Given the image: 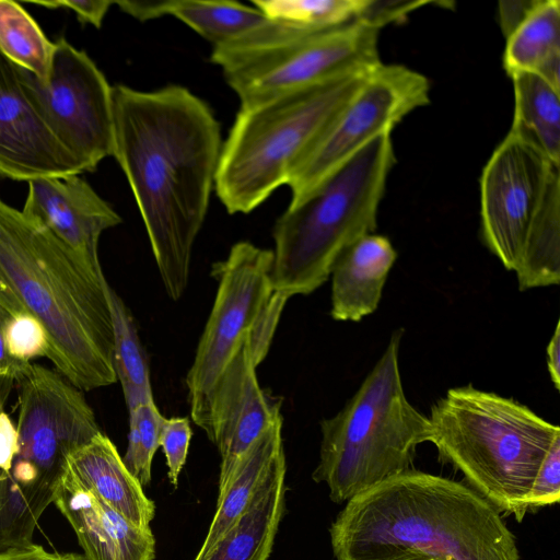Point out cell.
Returning <instances> with one entry per match:
<instances>
[{"label":"cell","mask_w":560,"mask_h":560,"mask_svg":"<svg viewBox=\"0 0 560 560\" xmlns=\"http://www.w3.org/2000/svg\"><path fill=\"white\" fill-rule=\"evenodd\" d=\"M57 553L48 552L39 545L34 542L21 547L0 551V560H56Z\"/></svg>","instance_id":"38"},{"label":"cell","mask_w":560,"mask_h":560,"mask_svg":"<svg viewBox=\"0 0 560 560\" xmlns=\"http://www.w3.org/2000/svg\"><path fill=\"white\" fill-rule=\"evenodd\" d=\"M27 184L28 192L21 211L45 226L88 265L102 268L100 237L121 222L120 215L80 174L40 177Z\"/></svg>","instance_id":"16"},{"label":"cell","mask_w":560,"mask_h":560,"mask_svg":"<svg viewBox=\"0 0 560 560\" xmlns=\"http://www.w3.org/2000/svg\"><path fill=\"white\" fill-rule=\"evenodd\" d=\"M19 451L18 430L9 415L0 411V471H10Z\"/></svg>","instance_id":"34"},{"label":"cell","mask_w":560,"mask_h":560,"mask_svg":"<svg viewBox=\"0 0 560 560\" xmlns=\"http://www.w3.org/2000/svg\"><path fill=\"white\" fill-rule=\"evenodd\" d=\"M402 329L343 408L320 421L319 460L313 480L324 482L331 501L345 503L410 468L419 444L430 442L429 417L405 394L399 348Z\"/></svg>","instance_id":"7"},{"label":"cell","mask_w":560,"mask_h":560,"mask_svg":"<svg viewBox=\"0 0 560 560\" xmlns=\"http://www.w3.org/2000/svg\"><path fill=\"white\" fill-rule=\"evenodd\" d=\"M54 503L73 528L88 560H153L151 528L136 526L66 469Z\"/></svg>","instance_id":"17"},{"label":"cell","mask_w":560,"mask_h":560,"mask_svg":"<svg viewBox=\"0 0 560 560\" xmlns=\"http://www.w3.org/2000/svg\"><path fill=\"white\" fill-rule=\"evenodd\" d=\"M128 445L122 460L142 486L150 483L152 462L160 447V434L165 417L154 401L128 410Z\"/></svg>","instance_id":"29"},{"label":"cell","mask_w":560,"mask_h":560,"mask_svg":"<svg viewBox=\"0 0 560 560\" xmlns=\"http://www.w3.org/2000/svg\"><path fill=\"white\" fill-rule=\"evenodd\" d=\"M192 431L187 417L165 418L161 434L160 446L166 458L167 477L177 488L178 477L186 463Z\"/></svg>","instance_id":"31"},{"label":"cell","mask_w":560,"mask_h":560,"mask_svg":"<svg viewBox=\"0 0 560 560\" xmlns=\"http://www.w3.org/2000/svg\"><path fill=\"white\" fill-rule=\"evenodd\" d=\"M329 534L336 560H520L514 535L481 494L413 469L346 502Z\"/></svg>","instance_id":"3"},{"label":"cell","mask_w":560,"mask_h":560,"mask_svg":"<svg viewBox=\"0 0 560 560\" xmlns=\"http://www.w3.org/2000/svg\"><path fill=\"white\" fill-rule=\"evenodd\" d=\"M82 172L47 124L34 97L28 70L0 51V175L28 182Z\"/></svg>","instance_id":"15"},{"label":"cell","mask_w":560,"mask_h":560,"mask_svg":"<svg viewBox=\"0 0 560 560\" xmlns=\"http://www.w3.org/2000/svg\"><path fill=\"white\" fill-rule=\"evenodd\" d=\"M430 442L499 512L522 522L535 476L560 428L520 401L466 385L431 407Z\"/></svg>","instance_id":"4"},{"label":"cell","mask_w":560,"mask_h":560,"mask_svg":"<svg viewBox=\"0 0 560 560\" xmlns=\"http://www.w3.org/2000/svg\"><path fill=\"white\" fill-rule=\"evenodd\" d=\"M19 451L12 472L61 479L71 453L101 431L82 389L57 370L39 364L19 382Z\"/></svg>","instance_id":"12"},{"label":"cell","mask_w":560,"mask_h":560,"mask_svg":"<svg viewBox=\"0 0 560 560\" xmlns=\"http://www.w3.org/2000/svg\"><path fill=\"white\" fill-rule=\"evenodd\" d=\"M430 82L402 65L375 66L318 141L293 170L288 186L295 205L377 136L430 102Z\"/></svg>","instance_id":"11"},{"label":"cell","mask_w":560,"mask_h":560,"mask_svg":"<svg viewBox=\"0 0 560 560\" xmlns=\"http://www.w3.org/2000/svg\"><path fill=\"white\" fill-rule=\"evenodd\" d=\"M285 470L283 452L273 460L240 517L194 560H267L284 511Z\"/></svg>","instance_id":"20"},{"label":"cell","mask_w":560,"mask_h":560,"mask_svg":"<svg viewBox=\"0 0 560 560\" xmlns=\"http://www.w3.org/2000/svg\"><path fill=\"white\" fill-rule=\"evenodd\" d=\"M282 422L281 417L259 435L219 490L215 513L196 557L202 556L240 517L273 460L284 452Z\"/></svg>","instance_id":"23"},{"label":"cell","mask_w":560,"mask_h":560,"mask_svg":"<svg viewBox=\"0 0 560 560\" xmlns=\"http://www.w3.org/2000/svg\"><path fill=\"white\" fill-rule=\"evenodd\" d=\"M503 68L509 75L534 72L560 90V2L536 0L505 37Z\"/></svg>","instance_id":"22"},{"label":"cell","mask_w":560,"mask_h":560,"mask_svg":"<svg viewBox=\"0 0 560 560\" xmlns=\"http://www.w3.org/2000/svg\"><path fill=\"white\" fill-rule=\"evenodd\" d=\"M60 481H21L11 471H0V551L33 544L38 520L55 501Z\"/></svg>","instance_id":"25"},{"label":"cell","mask_w":560,"mask_h":560,"mask_svg":"<svg viewBox=\"0 0 560 560\" xmlns=\"http://www.w3.org/2000/svg\"><path fill=\"white\" fill-rule=\"evenodd\" d=\"M107 285L102 268L0 198V307L40 323L47 358L82 390L117 381Z\"/></svg>","instance_id":"2"},{"label":"cell","mask_w":560,"mask_h":560,"mask_svg":"<svg viewBox=\"0 0 560 560\" xmlns=\"http://www.w3.org/2000/svg\"><path fill=\"white\" fill-rule=\"evenodd\" d=\"M560 499V436L546 454L527 497L529 511L557 503Z\"/></svg>","instance_id":"32"},{"label":"cell","mask_w":560,"mask_h":560,"mask_svg":"<svg viewBox=\"0 0 560 560\" xmlns=\"http://www.w3.org/2000/svg\"><path fill=\"white\" fill-rule=\"evenodd\" d=\"M281 314H272L246 337L214 388L208 439L221 456L219 490L249 446L282 417L281 399L262 389L256 374Z\"/></svg>","instance_id":"14"},{"label":"cell","mask_w":560,"mask_h":560,"mask_svg":"<svg viewBox=\"0 0 560 560\" xmlns=\"http://www.w3.org/2000/svg\"><path fill=\"white\" fill-rule=\"evenodd\" d=\"M4 338L10 354L18 360L31 362L34 358L48 357L49 345L45 329L26 313H7Z\"/></svg>","instance_id":"30"},{"label":"cell","mask_w":560,"mask_h":560,"mask_svg":"<svg viewBox=\"0 0 560 560\" xmlns=\"http://www.w3.org/2000/svg\"><path fill=\"white\" fill-rule=\"evenodd\" d=\"M272 260V250L243 241L212 268L218 290L186 377L191 419L207 436L218 381L246 337L288 301L273 289Z\"/></svg>","instance_id":"9"},{"label":"cell","mask_w":560,"mask_h":560,"mask_svg":"<svg viewBox=\"0 0 560 560\" xmlns=\"http://www.w3.org/2000/svg\"><path fill=\"white\" fill-rule=\"evenodd\" d=\"M55 43L43 33L20 3L0 0V51L46 84Z\"/></svg>","instance_id":"27"},{"label":"cell","mask_w":560,"mask_h":560,"mask_svg":"<svg viewBox=\"0 0 560 560\" xmlns=\"http://www.w3.org/2000/svg\"><path fill=\"white\" fill-rule=\"evenodd\" d=\"M66 469L83 488L129 522L141 528L150 527L155 504L103 432L71 453Z\"/></svg>","instance_id":"19"},{"label":"cell","mask_w":560,"mask_h":560,"mask_svg":"<svg viewBox=\"0 0 560 560\" xmlns=\"http://www.w3.org/2000/svg\"><path fill=\"white\" fill-rule=\"evenodd\" d=\"M396 258L390 241L373 233L343 250L330 273L331 317L341 322H360L374 313Z\"/></svg>","instance_id":"18"},{"label":"cell","mask_w":560,"mask_h":560,"mask_svg":"<svg viewBox=\"0 0 560 560\" xmlns=\"http://www.w3.org/2000/svg\"><path fill=\"white\" fill-rule=\"evenodd\" d=\"M5 316L7 312L0 307V377L19 383L30 371L32 363L18 360L10 354L4 338Z\"/></svg>","instance_id":"35"},{"label":"cell","mask_w":560,"mask_h":560,"mask_svg":"<svg viewBox=\"0 0 560 560\" xmlns=\"http://www.w3.org/2000/svg\"><path fill=\"white\" fill-rule=\"evenodd\" d=\"M547 368L550 380L557 390L560 389V322H557L553 335L547 346Z\"/></svg>","instance_id":"37"},{"label":"cell","mask_w":560,"mask_h":560,"mask_svg":"<svg viewBox=\"0 0 560 560\" xmlns=\"http://www.w3.org/2000/svg\"><path fill=\"white\" fill-rule=\"evenodd\" d=\"M56 560H88V559L83 553L68 552V553H57Z\"/></svg>","instance_id":"40"},{"label":"cell","mask_w":560,"mask_h":560,"mask_svg":"<svg viewBox=\"0 0 560 560\" xmlns=\"http://www.w3.org/2000/svg\"><path fill=\"white\" fill-rule=\"evenodd\" d=\"M396 158L392 131L343 164L277 220L272 236L273 289L288 300L310 294L330 277L338 257L377 226V212Z\"/></svg>","instance_id":"5"},{"label":"cell","mask_w":560,"mask_h":560,"mask_svg":"<svg viewBox=\"0 0 560 560\" xmlns=\"http://www.w3.org/2000/svg\"><path fill=\"white\" fill-rule=\"evenodd\" d=\"M113 154L142 217L173 301L185 292L222 149L211 108L184 86L154 91L115 85Z\"/></svg>","instance_id":"1"},{"label":"cell","mask_w":560,"mask_h":560,"mask_svg":"<svg viewBox=\"0 0 560 560\" xmlns=\"http://www.w3.org/2000/svg\"><path fill=\"white\" fill-rule=\"evenodd\" d=\"M384 25L369 16L312 30L266 19L244 34L213 46L241 107L381 63L378 36Z\"/></svg>","instance_id":"8"},{"label":"cell","mask_w":560,"mask_h":560,"mask_svg":"<svg viewBox=\"0 0 560 560\" xmlns=\"http://www.w3.org/2000/svg\"><path fill=\"white\" fill-rule=\"evenodd\" d=\"M13 385L14 382L0 377V411L3 410Z\"/></svg>","instance_id":"39"},{"label":"cell","mask_w":560,"mask_h":560,"mask_svg":"<svg viewBox=\"0 0 560 560\" xmlns=\"http://www.w3.org/2000/svg\"><path fill=\"white\" fill-rule=\"evenodd\" d=\"M119 9L139 21L174 16L212 43L223 44L262 23L267 18L255 7L233 1H114Z\"/></svg>","instance_id":"21"},{"label":"cell","mask_w":560,"mask_h":560,"mask_svg":"<svg viewBox=\"0 0 560 560\" xmlns=\"http://www.w3.org/2000/svg\"><path fill=\"white\" fill-rule=\"evenodd\" d=\"M47 9H68L75 13L78 20L83 24H92L100 28L109 7L114 1L109 0H50V1H27Z\"/></svg>","instance_id":"33"},{"label":"cell","mask_w":560,"mask_h":560,"mask_svg":"<svg viewBox=\"0 0 560 560\" xmlns=\"http://www.w3.org/2000/svg\"><path fill=\"white\" fill-rule=\"evenodd\" d=\"M535 2L536 0L499 2V21L505 37L522 22Z\"/></svg>","instance_id":"36"},{"label":"cell","mask_w":560,"mask_h":560,"mask_svg":"<svg viewBox=\"0 0 560 560\" xmlns=\"http://www.w3.org/2000/svg\"><path fill=\"white\" fill-rule=\"evenodd\" d=\"M560 164L510 129L483 167L480 225L486 247L514 271L529 237L560 223Z\"/></svg>","instance_id":"10"},{"label":"cell","mask_w":560,"mask_h":560,"mask_svg":"<svg viewBox=\"0 0 560 560\" xmlns=\"http://www.w3.org/2000/svg\"><path fill=\"white\" fill-rule=\"evenodd\" d=\"M34 97L83 172L113 154V86L94 61L61 37L46 84L28 71Z\"/></svg>","instance_id":"13"},{"label":"cell","mask_w":560,"mask_h":560,"mask_svg":"<svg viewBox=\"0 0 560 560\" xmlns=\"http://www.w3.org/2000/svg\"><path fill=\"white\" fill-rule=\"evenodd\" d=\"M267 19L312 30L340 26L364 18L373 0H254Z\"/></svg>","instance_id":"28"},{"label":"cell","mask_w":560,"mask_h":560,"mask_svg":"<svg viewBox=\"0 0 560 560\" xmlns=\"http://www.w3.org/2000/svg\"><path fill=\"white\" fill-rule=\"evenodd\" d=\"M373 68L240 107L222 143L214 185L226 211L249 213L287 185Z\"/></svg>","instance_id":"6"},{"label":"cell","mask_w":560,"mask_h":560,"mask_svg":"<svg viewBox=\"0 0 560 560\" xmlns=\"http://www.w3.org/2000/svg\"><path fill=\"white\" fill-rule=\"evenodd\" d=\"M510 77L514 90L511 129L560 164V90L534 72L521 71Z\"/></svg>","instance_id":"24"},{"label":"cell","mask_w":560,"mask_h":560,"mask_svg":"<svg viewBox=\"0 0 560 560\" xmlns=\"http://www.w3.org/2000/svg\"><path fill=\"white\" fill-rule=\"evenodd\" d=\"M107 296L114 334L113 369L129 410L140 404L154 401L149 361L131 312L109 284Z\"/></svg>","instance_id":"26"}]
</instances>
